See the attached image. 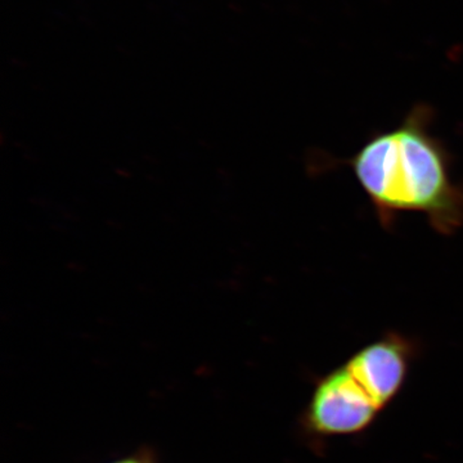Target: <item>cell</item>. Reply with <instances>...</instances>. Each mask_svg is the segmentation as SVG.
I'll return each instance as SVG.
<instances>
[{
    "label": "cell",
    "mask_w": 463,
    "mask_h": 463,
    "mask_svg": "<svg viewBox=\"0 0 463 463\" xmlns=\"http://www.w3.org/2000/svg\"><path fill=\"white\" fill-rule=\"evenodd\" d=\"M413 352L410 340L401 335L388 334L359 349L347 359L345 365L383 411L403 389Z\"/></svg>",
    "instance_id": "3"
},
{
    "label": "cell",
    "mask_w": 463,
    "mask_h": 463,
    "mask_svg": "<svg viewBox=\"0 0 463 463\" xmlns=\"http://www.w3.org/2000/svg\"><path fill=\"white\" fill-rule=\"evenodd\" d=\"M380 412L344 364L317 383L304 423L309 432L319 437H343L367 430Z\"/></svg>",
    "instance_id": "2"
},
{
    "label": "cell",
    "mask_w": 463,
    "mask_h": 463,
    "mask_svg": "<svg viewBox=\"0 0 463 463\" xmlns=\"http://www.w3.org/2000/svg\"><path fill=\"white\" fill-rule=\"evenodd\" d=\"M431 109L416 106L395 129L365 143L353 172L383 221L422 213L435 230L450 234L463 224V188L452 181L443 145L429 132Z\"/></svg>",
    "instance_id": "1"
},
{
    "label": "cell",
    "mask_w": 463,
    "mask_h": 463,
    "mask_svg": "<svg viewBox=\"0 0 463 463\" xmlns=\"http://www.w3.org/2000/svg\"><path fill=\"white\" fill-rule=\"evenodd\" d=\"M114 463H148L146 461H143V459L138 458H125L121 459V461L114 462Z\"/></svg>",
    "instance_id": "4"
}]
</instances>
